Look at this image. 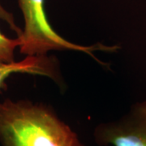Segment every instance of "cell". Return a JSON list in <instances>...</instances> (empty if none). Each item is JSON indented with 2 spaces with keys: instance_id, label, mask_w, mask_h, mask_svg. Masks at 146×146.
Returning a JSON list of instances; mask_svg holds the SVG:
<instances>
[{
  "instance_id": "6da1fadb",
  "label": "cell",
  "mask_w": 146,
  "mask_h": 146,
  "mask_svg": "<svg viewBox=\"0 0 146 146\" xmlns=\"http://www.w3.org/2000/svg\"><path fill=\"white\" fill-rule=\"evenodd\" d=\"M1 146H84L49 105L25 99L0 102Z\"/></svg>"
},
{
  "instance_id": "7a4b0ae2",
  "label": "cell",
  "mask_w": 146,
  "mask_h": 146,
  "mask_svg": "<svg viewBox=\"0 0 146 146\" xmlns=\"http://www.w3.org/2000/svg\"><path fill=\"white\" fill-rule=\"evenodd\" d=\"M25 25L17 36L21 42L20 52L25 55H46L51 50H74L83 52L97 59L96 50L114 52L118 46H81L63 38L53 29L47 20L44 0H18Z\"/></svg>"
},
{
  "instance_id": "3957f363",
  "label": "cell",
  "mask_w": 146,
  "mask_h": 146,
  "mask_svg": "<svg viewBox=\"0 0 146 146\" xmlns=\"http://www.w3.org/2000/svg\"><path fill=\"white\" fill-rule=\"evenodd\" d=\"M94 139L99 146H146V100L132 105L119 119L98 124Z\"/></svg>"
},
{
  "instance_id": "277c9868",
  "label": "cell",
  "mask_w": 146,
  "mask_h": 146,
  "mask_svg": "<svg viewBox=\"0 0 146 146\" xmlns=\"http://www.w3.org/2000/svg\"><path fill=\"white\" fill-rule=\"evenodd\" d=\"M17 73L39 75L50 78L59 83L61 76L56 59L48 55H28L21 61L0 63V93L5 88L6 80Z\"/></svg>"
},
{
  "instance_id": "5b68a950",
  "label": "cell",
  "mask_w": 146,
  "mask_h": 146,
  "mask_svg": "<svg viewBox=\"0 0 146 146\" xmlns=\"http://www.w3.org/2000/svg\"><path fill=\"white\" fill-rule=\"evenodd\" d=\"M21 42L18 37L9 38L0 31V63L15 61V50L19 48Z\"/></svg>"
},
{
  "instance_id": "8992f818",
  "label": "cell",
  "mask_w": 146,
  "mask_h": 146,
  "mask_svg": "<svg viewBox=\"0 0 146 146\" xmlns=\"http://www.w3.org/2000/svg\"><path fill=\"white\" fill-rule=\"evenodd\" d=\"M0 19L5 21L6 23L9 25L11 29L13 30L14 32H16V34L18 36L21 34V32H22V29L16 25L12 14L10 13V12H8L7 10H5L4 7L1 5V3H0Z\"/></svg>"
}]
</instances>
